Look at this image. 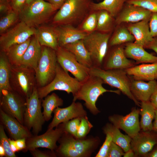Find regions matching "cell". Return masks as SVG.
Instances as JSON below:
<instances>
[{"label":"cell","mask_w":157,"mask_h":157,"mask_svg":"<svg viewBox=\"0 0 157 157\" xmlns=\"http://www.w3.org/2000/svg\"><path fill=\"white\" fill-rule=\"evenodd\" d=\"M126 3L140 6L151 13H157V0H127Z\"/></svg>","instance_id":"cell-39"},{"label":"cell","mask_w":157,"mask_h":157,"mask_svg":"<svg viewBox=\"0 0 157 157\" xmlns=\"http://www.w3.org/2000/svg\"><path fill=\"white\" fill-rule=\"evenodd\" d=\"M134 66L133 63L126 56L124 48L122 46H119L110 53L105 65V69L125 70Z\"/></svg>","instance_id":"cell-24"},{"label":"cell","mask_w":157,"mask_h":157,"mask_svg":"<svg viewBox=\"0 0 157 157\" xmlns=\"http://www.w3.org/2000/svg\"><path fill=\"white\" fill-rule=\"evenodd\" d=\"M26 138H23L15 140L18 151H24L26 148Z\"/></svg>","instance_id":"cell-49"},{"label":"cell","mask_w":157,"mask_h":157,"mask_svg":"<svg viewBox=\"0 0 157 157\" xmlns=\"http://www.w3.org/2000/svg\"><path fill=\"white\" fill-rule=\"evenodd\" d=\"M12 65L4 52H1L0 55V92L13 90L10 83Z\"/></svg>","instance_id":"cell-32"},{"label":"cell","mask_w":157,"mask_h":157,"mask_svg":"<svg viewBox=\"0 0 157 157\" xmlns=\"http://www.w3.org/2000/svg\"><path fill=\"white\" fill-rule=\"evenodd\" d=\"M152 13L140 6L125 3L115 20L116 24L124 22L135 23L150 20Z\"/></svg>","instance_id":"cell-17"},{"label":"cell","mask_w":157,"mask_h":157,"mask_svg":"<svg viewBox=\"0 0 157 157\" xmlns=\"http://www.w3.org/2000/svg\"><path fill=\"white\" fill-rule=\"evenodd\" d=\"M0 109L24 125L26 99L12 90L0 92Z\"/></svg>","instance_id":"cell-11"},{"label":"cell","mask_w":157,"mask_h":157,"mask_svg":"<svg viewBox=\"0 0 157 157\" xmlns=\"http://www.w3.org/2000/svg\"><path fill=\"white\" fill-rule=\"evenodd\" d=\"M90 75L101 79L104 83L117 88L132 100L136 105L140 106L138 101L131 92V80L125 70L103 69L99 67L93 66L90 69Z\"/></svg>","instance_id":"cell-3"},{"label":"cell","mask_w":157,"mask_h":157,"mask_svg":"<svg viewBox=\"0 0 157 157\" xmlns=\"http://www.w3.org/2000/svg\"><path fill=\"white\" fill-rule=\"evenodd\" d=\"M149 20H145L130 24L126 27L134 36V43L144 47L152 39L150 33L149 22Z\"/></svg>","instance_id":"cell-22"},{"label":"cell","mask_w":157,"mask_h":157,"mask_svg":"<svg viewBox=\"0 0 157 157\" xmlns=\"http://www.w3.org/2000/svg\"><path fill=\"white\" fill-rule=\"evenodd\" d=\"M55 51L59 64L64 70L70 72L79 81L82 83L90 76V69L80 63L70 51L60 46Z\"/></svg>","instance_id":"cell-12"},{"label":"cell","mask_w":157,"mask_h":157,"mask_svg":"<svg viewBox=\"0 0 157 157\" xmlns=\"http://www.w3.org/2000/svg\"><path fill=\"white\" fill-rule=\"evenodd\" d=\"M157 88L156 80L148 82L133 78L131 80V92L137 100L141 102L149 101L151 95Z\"/></svg>","instance_id":"cell-21"},{"label":"cell","mask_w":157,"mask_h":157,"mask_svg":"<svg viewBox=\"0 0 157 157\" xmlns=\"http://www.w3.org/2000/svg\"><path fill=\"white\" fill-rule=\"evenodd\" d=\"M26 99L24 125L30 131L32 129L34 135H38L41 131L45 121L41 111L42 99L38 97L37 86L31 95Z\"/></svg>","instance_id":"cell-8"},{"label":"cell","mask_w":157,"mask_h":157,"mask_svg":"<svg viewBox=\"0 0 157 157\" xmlns=\"http://www.w3.org/2000/svg\"><path fill=\"white\" fill-rule=\"evenodd\" d=\"M88 0H66L53 17L54 23L71 24L83 17L89 8Z\"/></svg>","instance_id":"cell-9"},{"label":"cell","mask_w":157,"mask_h":157,"mask_svg":"<svg viewBox=\"0 0 157 157\" xmlns=\"http://www.w3.org/2000/svg\"><path fill=\"white\" fill-rule=\"evenodd\" d=\"M41 46L50 47L56 51L59 47L58 37L55 28L40 26L35 28L34 35Z\"/></svg>","instance_id":"cell-27"},{"label":"cell","mask_w":157,"mask_h":157,"mask_svg":"<svg viewBox=\"0 0 157 157\" xmlns=\"http://www.w3.org/2000/svg\"><path fill=\"white\" fill-rule=\"evenodd\" d=\"M148 156L150 157H157V148L152 152Z\"/></svg>","instance_id":"cell-57"},{"label":"cell","mask_w":157,"mask_h":157,"mask_svg":"<svg viewBox=\"0 0 157 157\" xmlns=\"http://www.w3.org/2000/svg\"><path fill=\"white\" fill-rule=\"evenodd\" d=\"M34 0H26V5H28L33 1Z\"/></svg>","instance_id":"cell-58"},{"label":"cell","mask_w":157,"mask_h":157,"mask_svg":"<svg viewBox=\"0 0 157 157\" xmlns=\"http://www.w3.org/2000/svg\"><path fill=\"white\" fill-rule=\"evenodd\" d=\"M126 56L137 63H152L157 62V56L146 51L143 47L134 42L126 43L124 48Z\"/></svg>","instance_id":"cell-25"},{"label":"cell","mask_w":157,"mask_h":157,"mask_svg":"<svg viewBox=\"0 0 157 157\" xmlns=\"http://www.w3.org/2000/svg\"><path fill=\"white\" fill-rule=\"evenodd\" d=\"M31 38L23 43L12 46L5 52L12 66L21 65L23 56L30 43Z\"/></svg>","instance_id":"cell-33"},{"label":"cell","mask_w":157,"mask_h":157,"mask_svg":"<svg viewBox=\"0 0 157 157\" xmlns=\"http://www.w3.org/2000/svg\"><path fill=\"white\" fill-rule=\"evenodd\" d=\"M58 37L59 46L65 45L83 40L87 33L75 28L71 24L60 25L56 28Z\"/></svg>","instance_id":"cell-20"},{"label":"cell","mask_w":157,"mask_h":157,"mask_svg":"<svg viewBox=\"0 0 157 157\" xmlns=\"http://www.w3.org/2000/svg\"><path fill=\"white\" fill-rule=\"evenodd\" d=\"M150 101L156 109H157V88L151 95Z\"/></svg>","instance_id":"cell-51"},{"label":"cell","mask_w":157,"mask_h":157,"mask_svg":"<svg viewBox=\"0 0 157 157\" xmlns=\"http://www.w3.org/2000/svg\"><path fill=\"white\" fill-rule=\"evenodd\" d=\"M150 131L139 132L131 138L130 149L134 152L135 156L146 155L157 144V137Z\"/></svg>","instance_id":"cell-19"},{"label":"cell","mask_w":157,"mask_h":157,"mask_svg":"<svg viewBox=\"0 0 157 157\" xmlns=\"http://www.w3.org/2000/svg\"><path fill=\"white\" fill-rule=\"evenodd\" d=\"M58 141L59 145L55 152L57 156L64 157L90 156L98 143L96 138L81 140L66 132L63 134Z\"/></svg>","instance_id":"cell-1"},{"label":"cell","mask_w":157,"mask_h":157,"mask_svg":"<svg viewBox=\"0 0 157 157\" xmlns=\"http://www.w3.org/2000/svg\"><path fill=\"white\" fill-rule=\"evenodd\" d=\"M42 46L34 35L23 56L21 65L32 68L35 71L40 58Z\"/></svg>","instance_id":"cell-26"},{"label":"cell","mask_w":157,"mask_h":157,"mask_svg":"<svg viewBox=\"0 0 157 157\" xmlns=\"http://www.w3.org/2000/svg\"><path fill=\"white\" fill-rule=\"evenodd\" d=\"M154 121L153 123V130L157 133V109H156Z\"/></svg>","instance_id":"cell-54"},{"label":"cell","mask_w":157,"mask_h":157,"mask_svg":"<svg viewBox=\"0 0 157 157\" xmlns=\"http://www.w3.org/2000/svg\"><path fill=\"white\" fill-rule=\"evenodd\" d=\"M11 0H0L1 1H11Z\"/></svg>","instance_id":"cell-59"},{"label":"cell","mask_w":157,"mask_h":157,"mask_svg":"<svg viewBox=\"0 0 157 157\" xmlns=\"http://www.w3.org/2000/svg\"><path fill=\"white\" fill-rule=\"evenodd\" d=\"M53 113L54 117L47 127V130L53 129L60 124L70 120L87 116L86 112L82 104L73 101L70 106L66 108H56Z\"/></svg>","instance_id":"cell-15"},{"label":"cell","mask_w":157,"mask_h":157,"mask_svg":"<svg viewBox=\"0 0 157 157\" xmlns=\"http://www.w3.org/2000/svg\"><path fill=\"white\" fill-rule=\"evenodd\" d=\"M56 10L49 2L34 0L19 13V18L29 27L35 28L45 22Z\"/></svg>","instance_id":"cell-6"},{"label":"cell","mask_w":157,"mask_h":157,"mask_svg":"<svg viewBox=\"0 0 157 157\" xmlns=\"http://www.w3.org/2000/svg\"><path fill=\"white\" fill-rule=\"evenodd\" d=\"M110 37L108 33L94 31L88 34L82 40L95 65L94 66L99 67L102 64L107 52Z\"/></svg>","instance_id":"cell-10"},{"label":"cell","mask_w":157,"mask_h":157,"mask_svg":"<svg viewBox=\"0 0 157 157\" xmlns=\"http://www.w3.org/2000/svg\"><path fill=\"white\" fill-rule=\"evenodd\" d=\"M124 151L119 146L113 141L110 147L108 157H120L123 156Z\"/></svg>","instance_id":"cell-44"},{"label":"cell","mask_w":157,"mask_h":157,"mask_svg":"<svg viewBox=\"0 0 157 157\" xmlns=\"http://www.w3.org/2000/svg\"><path fill=\"white\" fill-rule=\"evenodd\" d=\"M65 132L62 123L55 129L47 130L40 135H33L26 139V148L24 152L39 147L44 148L55 151L58 146L56 142Z\"/></svg>","instance_id":"cell-14"},{"label":"cell","mask_w":157,"mask_h":157,"mask_svg":"<svg viewBox=\"0 0 157 157\" xmlns=\"http://www.w3.org/2000/svg\"><path fill=\"white\" fill-rule=\"evenodd\" d=\"M149 27L151 36L157 37V13H152L149 22Z\"/></svg>","instance_id":"cell-46"},{"label":"cell","mask_w":157,"mask_h":157,"mask_svg":"<svg viewBox=\"0 0 157 157\" xmlns=\"http://www.w3.org/2000/svg\"><path fill=\"white\" fill-rule=\"evenodd\" d=\"M6 156V152L3 147L0 145V157Z\"/></svg>","instance_id":"cell-56"},{"label":"cell","mask_w":157,"mask_h":157,"mask_svg":"<svg viewBox=\"0 0 157 157\" xmlns=\"http://www.w3.org/2000/svg\"><path fill=\"white\" fill-rule=\"evenodd\" d=\"M9 141L11 148L13 152L15 153L19 151L17 147L15 140L9 138Z\"/></svg>","instance_id":"cell-53"},{"label":"cell","mask_w":157,"mask_h":157,"mask_svg":"<svg viewBox=\"0 0 157 157\" xmlns=\"http://www.w3.org/2000/svg\"><path fill=\"white\" fill-rule=\"evenodd\" d=\"M0 121L12 139L16 140L31 137L33 135L25 126L0 109Z\"/></svg>","instance_id":"cell-18"},{"label":"cell","mask_w":157,"mask_h":157,"mask_svg":"<svg viewBox=\"0 0 157 157\" xmlns=\"http://www.w3.org/2000/svg\"><path fill=\"white\" fill-rule=\"evenodd\" d=\"M124 157H133L135 156V155L133 151L130 149L125 153L123 155Z\"/></svg>","instance_id":"cell-55"},{"label":"cell","mask_w":157,"mask_h":157,"mask_svg":"<svg viewBox=\"0 0 157 157\" xmlns=\"http://www.w3.org/2000/svg\"><path fill=\"white\" fill-rule=\"evenodd\" d=\"M66 0H48L56 10L59 9Z\"/></svg>","instance_id":"cell-50"},{"label":"cell","mask_w":157,"mask_h":157,"mask_svg":"<svg viewBox=\"0 0 157 157\" xmlns=\"http://www.w3.org/2000/svg\"><path fill=\"white\" fill-rule=\"evenodd\" d=\"M11 10L6 3L2 2V1H1L0 3V12L1 13H7Z\"/></svg>","instance_id":"cell-52"},{"label":"cell","mask_w":157,"mask_h":157,"mask_svg":"<svg viewBox=\"0 0 157 157\" xmlns=\"http://www.w3.org/2000/svg\"><path fill=\"white\" fill-rule=\"evenodd\" d=\"M26 0H11L12 9L19 13L26 6Z\"/></svg>","instance_id":"cell-47"},{"label":"cell","mask_w":157,"mask_h":157,"mask_svg":"<svg viewBox=\"0 0 157 157\" xmlns=\"http://www.w3.org/2000/svg\"><path fill=\"white\" fill-rule=\"evenodd\" d=\"M93 125L89 121L87 117L81 118L77 133V138H84L89 132Z\"/></svg>","instance_id":"cell-41"},{"label":"cell","mask_w":157,"mask_h":157,"mask_svg":"<svg viewBox=\"0 0 157 157\" xmlns=\"http://www.w3.org/2000/svg\"><path fill=\"white\" fill-rule=\"evenodd\" d=\"M81 83L75 78L71 77L58 62L54 78L46 85L37 88L38 96L42 99L51 92L58 90L65 91L68 94L72 93L74 96L78 92Z\"/></svg>","instance_id":"cell-5"},{"label":"cell","mask_w":157,"mask_h":157,"mask_svg":"<svg viewBox=\"0 0 157 157\" xmlns=\"http://www.w3.org/2000/svg\"><path fill=\"white\" fill-rule=\"evenodd\" d=\"M63 47L71 52L82 65L90 69L94 66L90 54L82 40L67 44Z\"/></svg>","instance_id":"cell-28"},{"label":"cell","mask_w":157,"mask_h":157,"mask_svg":"<svg viewBox=\"0 0 157 157\" xmlns=\"http://www.w3.org/2000/svg\"><path fill=\"white\" fill-rule=\"evenodd\" d=\"M144 48L152 50L157 53V37L153 38L152 40L145 46Z\"/></svg>","instance_id":"cell-48"},{"label":"cell","mask_w":157,"mask_h":157,"mask_svg":"<svg viewBox=\"0 0 157 157\" xmlns=\"http://www.w3.org/2000/svg\"><path fill=\"white\" fill-rule=\"evenodd\" d=\"M103 131L105 134L108 133L111 136L112 141L120 147L124 152L130 149L131 138L122 133L119 129L112 124H107Z\"/></svg>","instance_id":"cell-31"},{"label":"cell","mask_w":157,"mask_h":157,"mask_svg":"<svg viewBox=\"0 0 157 157\" xmlns=\"http://www.w3.org/2000/svg\"><path fill=\"white\" fill-rule=\"evenodd\" d=\"M140 105V128L143 131H151L153 130L152 122L155 117L156 108L149 101L141 102Z\"/></svg>","instance_id":"cell-30"},{"label":"cell","mask_w":157,"mask_h":157,"mask_svg":"<svg viewBox=\"0 0 157 157\" xmlns=\"http://www.w3.org/2000/svg\"><path fill=\"white\" fill-rule=\"evenodd\" d=\"M34 157H55L57 155L55 151H42L35 148L29 151Z\"/></svg>","instance_id":"cell-45"},{"label":"cell","mask_w":157,"mask_h":157,"mask_svg":"<svg viewBox=\"0 0 157 157\" xmlns=\"http://www.w3.org/2000/svg\"><path fill=\"white\" fill-rule=\"evenodd\" d=\"M19 18V14L13 10H11L0 20V33H5L17 22Z\"/></svg>","instance_id":"cell-37"},{"label":"cell","mask_w":157,"mask_h":157,"mask_svg":"<svg viewBox=\"0 0 157 157\" xmlns=\"http://www.w3.org/2000/svg\"><path fill=\"white\" fill-rule=\"evenodd\" d=\"M104 83L99 78L90 75L88 78L81 84L76 93L73 96V101L77 100H82L85 105L93 115H96L100 111L96 105L99 97L106 92L119 94V90H110L105 89L103 86Z\"/></svg>","instance_id":"cell-2"},{"label":"cell","mask_w":157,"mask_h":157,"mask_svg":"<svg viewBox=\"0 0 157 157\" xmlns=\"http://www.w3.org/2000/svg\"><path fill=\"white\" fill-rule=\"evenodd\" d=\"M42 106L43 108V117L45 121L47 122L52 117L51 114L54 110L63 104V99L55 93L47 95L44 99H42Z\"/></svg>","instance_id":"cell-34"},{"label":"cell","mask_w":157,"mask_h":157,"mask_svg":"<svg viewBox=\"0 0 157 157\" xmlns=\"http://www.w3.org/2000/svg\"><path fill=\"white\" fill-rule=\"evenodd\" d=\"M10 83L13 90L26 99L37 86L35 71L22 65L12 66Z\"/></svg>","instance_id":"cell-4"},{"label":"cell","mask_w":157,"mask_h":157,"mask_svg":"<svg viewBox=\"0 0 157 157\" xmlns=\"http://www.w3.org/2000/svg\"><path fill=\"white\" fill-rule=\"evenodd\" d=\"M97 11V30L100 32L106 33L111 31L114 25L113 17L106 10H100Z\"/></svg>","instance_id":"cell-35"},{"label":"cell","mask_w":157,"mask_h":157,"mask_svg":"<svg viewBox=\"0 0 157 157\" xmlns=\"http://www.w3.org/2000/svg\"></svg>","instance_id":"cell-60"},{"label":"cell","mask_w":157,"mask_h":157,"mask_svg":"<svg viewBox=\"0 0 157 157\" xmlns=\"http://www.w3.org/2000/svg\"><path fill=\"white\" fill-rule=\"evenodd\" d=\"M3 125L0 124V145L4 149L6 152V157H16V156L12 151L8 138L6 135Z\"/></svg>","instance_id":"cell-40"},{"label":"cell","mask_w":157,"mask_h":157,"mask_svg":"<svg viewBox=\"0 0 157 157\" xmlns=\"http://www.w3.org/2000/svg\"><path fill=\"white\" fill-rule=\"evenodd\" d=\"M140 110L135 108L125 116L114 115L109 117L114 126L124 131L131 138L136 135L140 130L139 115Z\"/></svg>","instance_id":"cell-16"},{"label":"cell","mask_w":157,"mask_h":157,"mask_svg":"<svg viewBox=\"0 0 157 157\" xmlns=\"http://www.w3.org/2000/svg\"><path fill=\"white\" fill-rule=\"evenodd\" d=\"M125 71L135 80L148 81L157 80V62L134 66Z\"/></svg>","instance_id":"cell-23"},{"label":"cell","mask_w":157,"mask_h":157,"mask_svg":"<svg viewBox=\"0 0 157 157\" xmlns=\"http://www.w3.org/2000/svg\"><path fill=\"white\" fill-rule=\"evenodd\" d=\"M58 62L55 50L42 46V52L35 71L37 88L44 86L51 82L56 74Z\"/></svg>","instance_id":"cell-7"},{"label":"cell","mask_w":157,"mask_h":157,"mask_svg":"<svg viewBox=\"0 0 157 157\" xmlns=\"http://www.w3.org/2000/svg\"><path fill=\"white\" fill-rule=\"evenodd\" d=\"M81 119L80 118H76L62 123L65 132L68 133L76 138Z\"/></svg>","instance_id":"cell-42"},{"label":"cell","mask_w":157,"mask_h":157,"mask_svg":"<svg viewBox=\"0 0 157 157\" xmlns=\"http://www.w3.org/2000/svg\"><path fill=\"white\" fill-rule=\"evenodd\" d=\"M135 40L134 36L126 27L121 26L116 30L110 41V45L114 46L124 43L132 42Z\"/></svg>","instance_id":"cell-36"},{"label":"cell","mask_w":157,"mask_h":157,"mask_svg":"<svg viewBox=\"0 0 157 157\" xmlns=\"http://www.w3.org/2000/svg\"><path fill=\"white\" fill-rule=\"evenodd\" d=\"M35 28L21 21L0 37L1 51L5 52L12 46L23 43L35 35Z\"/></svg>","instance_id":"cell-13"},{"label":"cell","mask_w":157,"mask_h":157,"mask_svg":"<svg viewBox=\"0 0 157 157\" xmlns=\"http://www.w3.org/2000/svg\"><path fill=\"white\" fill-rule=\"evenodd\" d=\"M97 22V12H94L90 14L83 23L81 30L89 33L96 29Z\"/></svg>","instance_id":"cell-38"},{"label":"cell","mask_w":157,"mask_h":157,"mask_svg":"<svg viewBox=\"0 0 157 157\" xmlns=\"http://www.w3.org/2000/svg\"><path fill=\"white\" fill-rule=\"evenodd\" d=\"M105 140L95 157H108V154L111 142L112 141L111 136L106 134Z\"/></svg>","instance_id":"cell-43"},{"label":"cell","mask_w":157,"mask_h":157,"mask_svg":"<svg viewBox=\"0 0 157 157\" xmlns=\"http://www.w3.org/2000/svg\"><path fill=\"white\" fill-rule=\"evenodd\" d=\"M126 0H104L95 3L90 2L89 8L93 11L104 10L113 17L117 16L122 10Z\"/></svg>","instance_id":"cell-29"}]
</instances>
